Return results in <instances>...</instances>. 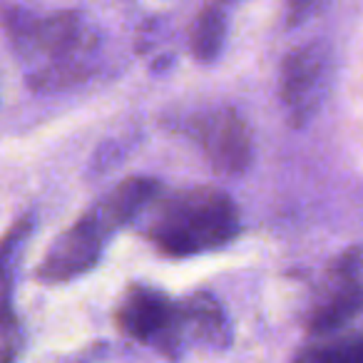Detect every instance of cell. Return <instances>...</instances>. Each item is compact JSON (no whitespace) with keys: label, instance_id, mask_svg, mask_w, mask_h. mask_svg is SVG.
Listing matches in <instances>:
<instances>
[{"label":"cell","instance_id":"obj_5","mask_svg":"<svg viewBox=\"0 0 363 363\" xmlns=\"http://www.w3.org/2000/svg\"><path fill=\"white\" fill-rule=\"evenodd\" d=\"M117 326L135 341H174L179 313L152 286H132L117 306Z\"/></svg>","mask_w":363,"mask_h":363},{"label":"cell","instance_id":"obj_2","mask_svg":"<svg viewBox=\"0 0 363 363\" xmlns=\"http://www.w3.org/2000/svg\"><path fill=\"white\" fill-rule=\"evenodd\" d=\"M3 26L21 57L33 65V85H57L77 77L90 48V30L72 13L38 18L23 11L3 13Z\"/></svg>","mask_w":363,"mask_h":363},{"label":"cell","instance_id":"obj_11","mask_svg":"<svg viewBox=\"0 0 363 363\" xmlns=\"http://www.w3.org/2000/svg\"><path fill=\"white\" fill-rule=\"evenodd\" d=\"M323 0H286V18L289 26H298L301 21L311 18L318 11Z\"/></svg>","mask_w":363,"mask_h":363},{"label":"cell","instance_id":"obj_10","mask_svg":"<svg viewBox=\"0 0 363 363\" xmlns=\"http://www.w3.org/2000/svg\"><path fill=\"white\" fill-rule=\"evenodd\" d=\"M306 361L318 363H363V336H346L331 343H318L301 353Z\"/></svg>","mask_w":363,"mask_h":363},{"label":"cell","instance_id":"obj_7","mask_svg":"<svg viewBox=\"0 0 363 363\" xmlns=\"http://www.w3.org/2000/svg\"><path fill=\"white\" fill-rule=\"evenodd\" d=\"M209 162L222 174H242L252 162V135L234 110H217L199 125Z\"/></svg>","mask_w":363,"mask_h":363},{"label":"cell","instance_id":"obj_9","mask_svg":"<svg viewBox=\"0 0 363 363\" xmlns=\"http://www.w3.org/2000/svg\"><path fill=\"white\" fill-rule=\"evenodd\" d=\"M361 306H363V289L346 281L336 294H331V296L313 311L311 321H308V328H311V333H316V336H323V333L343 326L348 318L356 316Z\"/></svg>","mask_w":363,"mask_h":363},{"label":"cell","instance_id":"obj_3","mask_svg":"<svg viewBox=\"0 0 363 363\" xmlns=\"http://www.w3.org/2000/svg\"><path fill=\"white\" fill-rule=\"evenodd\" d=\"M117 227L122 224L110 209V204L105 199L97 202L90 212L82 214L67 232H62L52 242L35 277L45 284H65L87 274L100 262L107 237Z\"/></svg>","mask_w":363,"mask_h":363},{"label":"cell","instance_id":"obj_1","mask_svg":"<svg viewBox=\"0 0 363 363\" xmlns=\"http://www.w3.org/2000/svg\"><path fill=\"white\" fill-rule=\"evenodd\" d=\"M239 232V212L219 189L197 187L169 197L150 224V239L167 257H194L224 247Z\"/></svg>","mask_w":363,"mask_h":363},{"label":"cell","instance_id":"obj_8","mask_svg":"<svg viewBox=\"0 0 363 363\" xmlns=\"http://www.w3.org/2000/svg\"><path fill=\"white\" fill-rule=\"evenodd\" d=\"M232 0H212L209 6L197 16L194 28L189 33V43H192V52L202 62H212L214 57L222 52L224 38H227V16L224 8Z\"/></svg>","mask_w":363,"mask_h":363},{"label":"cell","instance_id":"obj_4","mask_svg":"<svg viewBox=\"0 0 363 363\" xmlns=\"http://www.w3.org/2000/svg\"><path fill=\"white\" fill-rule=\"evenodd\" d=\"M328 80V52L323 45H303L289 52L281 67V100L294 125H303L318 110Z\"/></svg>","mask_w":363,"mask_h":363},{"label":"cell","instance_id":"obj_6","mask_svg":"<svg viewBox=\"0 0 363 363\" xmlns=\"http://www.w3.org/2000/svg\"><path fill=\"white\" fill-rule=\"evenodd\" d=\"M33 232V214L21 217L0 239V358H16L23 346L21 321L13 311L16 267L28 237Z\"/></svg>","mask_w":363,"mask_h":363}]
</instances>
